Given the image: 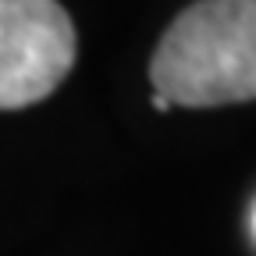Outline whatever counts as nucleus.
<instances>
[{
    "label": "nucleus",
    "mask_w": 256,
    "mask_h": 256,
    "mask_svg": "<svg viewBox=\"0 0 256 256\" xmlns=\"http://www.w3.org/2000/svg\"><path fill=\"white\" fill-rule=\"evenodd\" d=\"M153 92L174 107L256 100V0H196L160 36Z\"/></svg>",
    "instance_id": "obj_1"
},
{
    "label": "nucleus",
    "mask_w": 256,
    "mask_h": 256,
    "mask_svg": "<svg viewBox=\"0 0 256 256\" xmlns=\"http://www.w3.org/2000/svg\"><path fill=\"white\" fill-rule=\"evenodd\" d=\"M75 54V25L57 0H0V110L46 100Z\"/></svg>",
    "instance_id": "obj_2"
},
{
    "label": "nucleus",
    "mask_w": 256,
    "mask_h": 256,
    "mask_svg": "<svg viewBox=\"0 0 256 256\" xmlns=\"http://www.w3.org/2000/svg\"><path fill=\"white\" fill-rule=\"evenodd\" d=\"M153 107H156V110H171L174 104L168 100V96H164V92H153Z\"/></svg>",
    "instance_id": "obj_3"
},
{
    "label": "nucleus",
    "mask_w": 256,
    "mask_h": 256,
    "mask_svg": "<svg viewBox=\"0 0 256 256\" xmlns=\"http://www.w3.org/2000/svg\"><path fill=\"white\" fill-rule=\"evenodd\" d=\"M252 232H256V210H252Z\"/></svg>",
    "instance_id": "obj_4"
}]
</instances>
